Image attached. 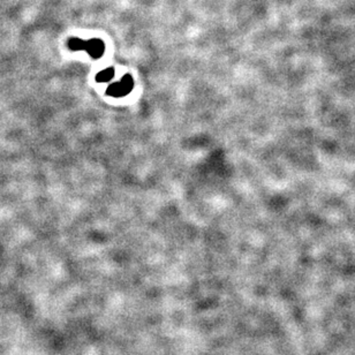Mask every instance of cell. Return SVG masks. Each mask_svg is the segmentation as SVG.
<instances>
[{"label":"cell","instance_id":"cell-1","mask_svg":"<svg viewBox=\"0 0 355 355\" xmlns=\"http://www.w3.org/2000/svg\"><path fill=\"white\" fill-rule=\"evenodd\" d=\"M133 88H134V80L132 76L127 74L125 75L119 82L112 83L111 85H109L106 93L112 97H124L126 95H128V93L133 90Z\"/></svg>","mask_w":355,"mask_h":355},{"label":"cell","instance_id":"cell-4","mask_svg":"<svg viewBox=\"0 0 355 355\" xmlns=\"http://www.w3.org/2000/svg\"><path fill=\"white\" fill-rule=\"evenodd\" d=\"M85 45H87V40L73 37L68 40V48L72 51H84Z\"/></svg>","mask_w":355,"mask_h":355},{"label":"cell","instance_id":"cell-2","mask_svg":"<svg viewBox=\"0 0 355 355\" xmlns=\"http://www.w3.org/2000/svg\"><path fill=\"white\" fill-rule=\"evenodd\" d=\"M89 53V56L93 59H98L103 56V53L105 51V45L103 43L102 39L98 38H91L87 40V45H85V50Z\"/></svg>","mask_w":355,"mask_h":355},{"label":"cell","instance_id":"cell-3","mask_svg":"<svg viewBox=\"0 0 355 355\" xmlns=\"http://www.w3.org/2000/svg\"><path fill=\"white\" fill-rule=\"evenodd\" d=\"M114 73H115L114 68H112V67H110V68H106V69H103L102 72H100V73L96 75V81L97 82H101V83L109 82L111 79H113Z\"/></svg>","mask_w":355,"mask_h":355}]
</instances>
